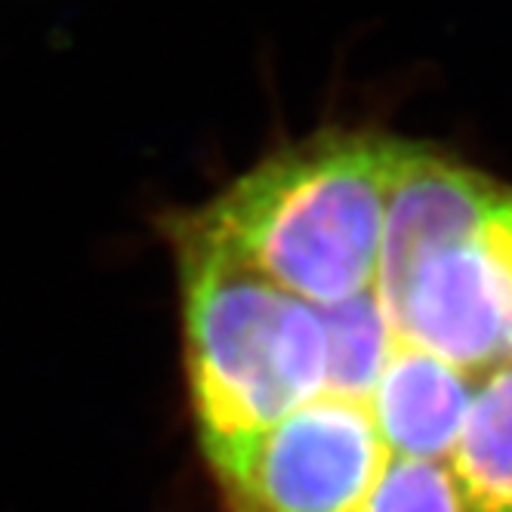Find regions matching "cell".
<instances>
[{"label":"cell","mask_w":512,"mask_h":512,"mask_svg":"<svg viewBox=\"0 0 512 512\" xmlns=\"http://www.w3.org/2000/svg\"><path fill=\"white\" fill-rule=\"evenodd\" d=\"M309 312L300 405L253 432L318 512H512V186L371 133L260 269Z\"/></svg>","instance_id":"6da1fadb"}]
</instances>
